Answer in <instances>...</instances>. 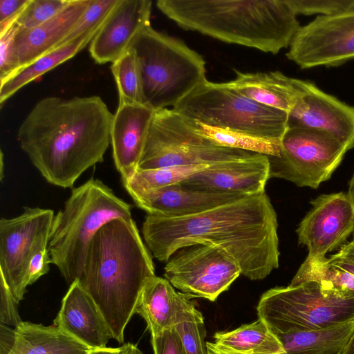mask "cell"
Wrapping results in <instances>:
<instances>
[{"label":"cell","instance_id":"1","mask_svg":"<svg viewBox=\"0 0 354 354\" xmlns=\"http://www.w3.org/2000/svg\"><path fill=\"white\" fill-rule=\"evenodd\" d=\"M277 229V213L263 192L190 216L147 214L142 233L149 250L161 262L181 248L209 244L228 254L241 274L261 280L279 267Z\"/></svg>","mask_w":354,"mask_h":354},{"label":"cell","instance_id":"2","mask_svg":"<svg viewBox=\"0 0 354 354\" xmlns=\"http://www.w3.org/2000/svg\"><path fill=\"white\" fill-rule=\"evenodd\" d=\"M113 117L97 95L46 97L22 121L17 138L48 183L71 188L86 170L103 162Z\"/></svg>","mask_w":354,"mask_h":354},{"label":"cell","instance_id":"3","mask_svg":"<svg viewBox=\"0 0 354 354\" xmlns=\"http://www.w3.org/2000/svg\"><path fill=\"white\" fill-rule=\"evenodd\" d=\"M154 276L151 254L134 220L118 218L91 239L78 280L101 311L112 338L123 343L139 295Z\"/></svg>","mask_w":354,"mask_h":354},{"label":"cell","instance_id":"4","mask_svg":"<svg viewBox=\"0 0 354 354\" xmlns=\"http://www.w3.org/2000/svg\"><path fill=\"white\" fill-rule=\"evenodd\" d=\"M157 8L185 30L278 53L300 28L288 0H158Z\"/></svg>","mask_w":354,"mask_h":354},{"label":"cell","instance_id":"5","mask_svg":"<svg viewBox=\"0 0 354 354\" xmlns=\"http://www.w3.org/2000/svg\"><path fill=\"white\" fill-rule=\"evenodd\" d=\"M118 218H132L131 205L98 179L73 188L55 215L48 250L52 263L71 285L82 274L88 245L97 232Z\"/></svg>","mask_w":354,"mask_h":354},{"label":"cell","instance_id":"6","mask_svg":"<svg viewBox=\"0 0 354 354\" xmlns=\"http://www.w3.org/2000/svg\"><path fill=\"white\" fill-rule=\"evenodd\" d=\"M132 48L141 70L143 104L154 111L173 108L206 80L205 62L198 53L151 25Z\"/></svg>","mask_w":354,"mask_h":354},{"label":"cell","instance_id":"7","mask_svg":"<svg viewBox=\"0 0 354 354\" xmlns=\"http://www.w3.org/2000/svg\"><path fill=\"white\" fill-rule=\"evenodd\" d=\"M257 310L275 335L320 329L354 320V291L309 280L269 289Z\"/></svg>","mask_w":354,"mask_h":354},{"label":"cell","instance_id":"8","mask_svg":"<svg viewBox=\"0 0 354 354\" xmlns=\"http://www.w3.org/2000/svg\"><path fill=\"white\" fill-rule=\"evenodd\" d=\"M180 115L213 127L280 142L288 127L286 112L260 104L207 79L171 108Z\"/></svg>","mask_w":354,"mask_h":354},{"label":"cell","instance_id":"9","mask_svg":"<svg viewBox=\"0 0 354 354\" xmlns=\"http://www.w3.org/2000/svg\"><path fill=\"white\" fill-rule=\"evenodd\" d=\"M255 153L217 145L194 131L172 109H165L154 112L138 169L211 165Z\"/></svg>","mask_w":354,"mask_h":354},{"label":"cell","instance_id":"10","mask_svg":"<svg viewBox=\"0 0 354 354\" xmlns=\"http://www.w3.org/2000/svg\"><path fill=\"white\" fill-rule=\"evenodd\" d=\"M348 150L346 143L328 132L288 127L280 141L279 156H268L270 178L317 189L331 177Z\"/></svg>","mask_w":354,"mask_h":354},{"label":"cell","instance_id":"11","mask_svg":"<svg viewBox=\"0 0 354 354\" xmlns=\"http://www.w3.org/2000/svg\"><path fill=\"white\" fill-rule=\"evenodd\" d=\"M54 216L50 209L28 206L19 216L0 220V274L19 302L28 286L30 259L48 245Z\"/></svg>","mask_w":354,"mask_h":354},{"label":"cell","instance_id":"12","mask_svg":"<svg viewBox=\"0 0 354 354\" xmlns=\"http://www.w3.org/2000/svg\"><path fill=\"white\" fill-rule=\"evenodd\" d=\"M241 274L234 260L209 244L178 249L166 262L164 277L184 293L214 301Z\"/></svg>","mask_w":354,"mask_h":354},{"label":"cell","instance_id":"13","mask_svg":"<svg viewBox=\"0 0 354 354\" xmlns=\"http://www.w3.org/2000/svg\"><path fill=\"white\" fill-rule=\"evenodd\" d=\"M289 46L286 57L303 69L354 59V8L317 16L300 26Z\"/></svg>","mask_w":354,"mask_h":354},{"label":"cell","instance_id":"14","mask_svg":"<svg viewBox=\"0 0 354 354\" xmlns=\"http://www.w3.org/2000/svg\"><path fill=\"white\" fill-rule=\"evenodd\" d=\"M310 204L296 230L298 243L308 251L301 269L324 263L326 254L339 250L354 232V213L347 194H322Z\"/></svg>","mask_w":354,"mask_h":354},{"label":"cell","instance_id":"15","mask_svg":"<svg viewBox=\"0 0 354 354\" xmlns=\"http://www.w3.org/2000/svg\"><path fill=\"white\" fill-rule=\"evenodd\" d=\"M152 1L118 0L89 43L97 64L113 63L132 48L137 37L150 26Z\"/></svg>","mask_w":354,"mask_h":354},{"label":"cell","instance_id":"16","mask_svg":"<svg viewBox=\"0 0 354 354\" xmlns=\"http://www.w3.org/2000/svg\"><path fill=\"white\" fill-rule=\"evenodd\" d=\"M328 132L354 148V106L339 100L308 82L288 113V127Z\"/></svg>","mask_w":354,"mask_h":354},{"label":"cell","instance_id":"17","mask_svg":"<svg viewBox=\"0 0 354 354\" xmlns=\"http://www.w3.org/2000/svg\"><path fill=\"white\" fill-rule=\"evenodd\" d=\"M268 179V156L255 153L248 158L209 165L180 183L199 189L250 196L265 192Z\"/></svg>","mask_w":354,"mask_h":354},{"label":"cell","instance_id":"18","mask_svg":"<svg viewBox=\"0 0 354 354\" xmlns=\"http://www.w3.org/2000/svg\"><path fill=\"white\" fill-rule=\"evenodd\" d=\"M130 196L147 214L165 217L200 214L246 196L239 193L196 189L182 183Z\"/></svg>","mask_w":354,"mask_h":354},{"label":"cell","instance_id":"19","mask_svg":"<svg viewBox=\"0 0 354 354\" xmlns=\"http://www.w3.org/2000/svg\"><path fill=\"white\" fill-rule=\"evenodd\" d=\"M154 111L144 104L119 103L113 114L111 145L122 181L137 170Z\"/></svg>","mask_w":354,"mask_h":354},{"label":"cell","instance_id":"20","mask_svg":"<svg viewBox=\"0 0 354 354\" xmlns=\"http://www.w3.org/2000/svg\"><path fill=\"white\" fill-rule=\"evenodd\" d=\"M53 324L91 350L106 347L112 338L101 311L78 279L70 285Z\"/></svg>","mask_w":354,"mask_h":354},{"label":"cell","instance_id":"21","mask_svg":"<svg viewBox=\"0 0 354 354\" xmlns=\"http://www.w3.org/2000/svg\"><path fill=\"white\" fill-rule=\"evenodd\" d=\"M91 1L71 0L66 8L44 24L30 29L19 27L14 46L19 69L53 50L82 16Z\"/></svg>","mask_w":354,"mask_h":354},{"label":"cell","instance_id":"22","mask_svg":"<svg viewBox=\"0 0 354 354\" xmlns=\"http://www.w3.org/2000/svg\"><path fill=\"white\" fill-rule=\"evenodd\" d=\"M225 82L230 88L265 106L288 114L304 92L308 82L289 77L279 71L241 73Z\"/></svg>","mask_w":354,"mask_h":354},{"label":"cell","instance_id":"23","mask_svg":"<svg viewBox=\"0 0 354 354\" xmlns=\"http://www.w3.org/2000/svg\"><path fill=\"white\" fill-rule=\"evenodd\" d=\"M182 295L165 278L154 276L146 282L137 301L135 314L145 319L151 337L173 327Z\"/></svg>","mask_w":354,"mask_h":354},{"label":"cell","instance_id":"24","mask_svg":"<svg viewBox=\"0 0 354 354\" xmlns=\"http://www.w3.org/2000/svg\"><path fill=\"white\" fill-rule=\"evenodd\" d=\"M9 354H88L91 350L55 325L21 322Z\"/></svg>","mask_w":354,"mask_h":354},{"label":"cell","instance_id":"25","mask_svg":"<svg viewBox=\"0 0 354 354\" xmlns=\"http://www.w3.org/2000/svg\"><path fill=\"white\" fill-rule=\"evenodd\" d=\"M213 346L221 354H285L277 336L258 320L230 331L217 332Z\"/></svg>","mask_w":354,"mask_h":354},{"label":"cell","instance_id":"26","mask_svg":"<svg viewBox=\"0 0 354 354\" xmlns=\"http://www.w3.org/2000/svg\"><path fill=\"white\" fill-rule=\"evenodd\" d=\"M354 333V320L333 326L276 335L285 354H342Z\"/></svg>","mask_w":354,"mask_h":354},{"label":"cell","instance_id":"27","mask_svg":"<svg viewBox=\"0 0 354 354\" xmlns=\"http://www.w3.org/2000/svg\"><path fill=\"white\" fill-rule=\"evenodd\" d=\"M100 28L92 30L68 44L49 52L1 82L0 104H2L25 85L74 57L91 42Z\"/></svg>","mask_w":354,"mask_h":354},{"label":"cell","instance_id":"28","mask_svg":"<svg viewBox=\"0 0 354 354\" xmlns=\"http://www.w3.org/2000/svg\"><path fill=\"white\" fill-rule=\"evenodd\" d=\"M190 127L217 145L257 153L267 156H278L280 142H275L243 132L203 124L185 118Z\"/></svg>","mask_w":354,"mask_h":354},{"label":"cell","instance_id":"29","mask_svg":"<svg viewBox=\"0 0 354 354\" xmlns=\"http://www.w3.org/2000/svg\"><path fill=\"white\" fill-rule=\"evenodd\" d=\"M193 297L183 292L173 326L186 354H208L204 318L196 302L190 299Z\"/></svg>","mask_w":354,"mask_h":354},{"label":"cell","instance_id":"30","mask_svg":"<svg viewBox=\"0 0 354 354\" xmlns=\"http://www.w3.org/2000/svg\"><path fill=\"white\" fill-rule=\"evenodd\" d=\"M208 166L183 165L149 169H138L122 183L129 195L151 191L180 183Z\"/></svg>","mask_w":354,"mask_h":354},{"label":"cell","instance_id":"31","mask_svg":"<svg viewBox=\"0 0 354 354\" xmlns=\"http://www.w3.org/2000/svg\"><path fill=\"white\" fill-rule=\"evenodd\" d=\"M111 72L119 93V103L143 104L142 80L139 61L131 48L112 63Z\"/></svg>","mask_w":354,"mask_h":354},{"label":"cell","instance_id":"32","mask_svg":"<svg viewBox=\"0 0 354 354\" xmlns=\"http://www.w3.org/2000/svg\"><path fill=\"white\" fill-rule=\"evenodd\" d=\"M118 0H91L82 16L54 50L100 28Z\"/></svg>","mask_w":354,"mask_h":354},{"label":"cell","instance_id":"33","mask_svg":"<svg viewBox=\"0 0 354 354\" xmlns=\"http://www.w3.org/2000/svg\"><path fill=\"white\" fill-rule=\"evenodd\" d=\"M309 280L325 281L354 291V274L330 265L328 259L319 266L299 268L289 286H297Z\"/></svg>","mask_w":354,"mask_h":354},{"label":"cell","instance_id":"34","mask_svg":"<svg viewBox=\"0 0 354 354\" xmlns=\"http://www.w3.org/2000/svg\"><path fill=\"white\" fill-rule=\"evenodd\" d=\"M71 0H30L16 21L21 29L35 28L59 13Z\"/></svg>","mask_w":354,"mask_h":354},{"label":"cell","instance_id":"35","mask_svg":"<svg viewBox=\"0 0 354 354\" xmlns=\"http://www.w3.org/2000/svg\"><path fill=\"white\" fill-rule=\"evenodd\" d=\"M297 15H330L354 8V0H288Z\"/></svg>","mask_w":354,"mask_h":354},{"label":"cell","instance_id":"36","mask_svg":"<svg viewBox=\"0 0 354 354\" xmlns=\"http://www.w3.org/2000/svg\"><path fill=\"white\" fill-rule=\"evenodd\" d=\"M18 29L19 26L15 23L0 34V82L8 79L19 69L14 46L15 36Z\"/></svg>","mask_w":354,"mask_h":354},{"label":"cell","instance_id":"37","mask_svg":"<svg viewBox=\"0 0 354 354\" xmlns=\"http://www.w3.org/2000/svg\"><path fill=\"white\" fill-rule=\"evenodd\" d=\"M19 301L15 299L4 278L0 274V322L15 328L22 321L18 312Z\"/></svg>","mask_w":354,"mask_h":354},{"label":"cell","instance_id":"38","mask_svg":"<svg viewBox=\"0 0 354 354\" xmlns=\"http://www.w3.org/2000/svg\"><path fill=\"white\" fill-rule=\"evenodd\" d=\"M151 342L154 354H186L174 326L151 337Z\"/></svg>","mask_w":354,"mask_h":354},{"label":"cell","instance_id":"39","mask_svg":"<svg viewBox=\"0 0 354 354\" xmlns=\"http://www.w3.org/2000/svg\"><path fill=\"white\" fill-rule=\"evenodd\" d=\"M30 0H0V34L15 24Z\"/></svg>","mask_w":354,"mask_h":354},{"label":"cell","instance_id":"40","mask_svg":"<svg viewBox=\"0 0 354 354\" xmlns=\"http://www.w3.org/2000/svg\"><path fill=\"white\" fill-rule=\"evenodd\" d=\"M52 263L48 247L39 250L30 261L28 268V285H32L41 277L47 274Z\"/></svg>","mask_w":354,"mask_h":354},{"label":"cell","instance_id":"41","mask_svg":"<svg viewBox=\"0 0 354 354\" xmlns=\"http://www.w3.org/2000/svg\"><path fill=\"white\" fill-rule=\"evenodd\" d=\"M328 263L354 274V243H346L328 259Z\"/></svg>","mask_w":354,"mask_h":354},{"label":"cell","instance_id":"42","mask_svg":"<svg viewBox=\"0 0 354 354\" xmlns=\"http://www.w3.org/2000/svg\"><path fill=\"white\" fill-rule=\"evenodd\" d=\"M15 341V330L1 324L0 326V354H9Z\"/></svg>","mask_w":354,"mask_h":354},{"label":"cell","instance_id":"43","mask_svg":"<svg viewBox=\"0 0 354 354\" xmlns=\"http://www.w3.org/2000/svg\"><path fill=\"white\" fill-rule=\"evenodd\" d=\"M124 346L122 345L118 348L105 347L91 350L88 354H123Z\"/></svg>","mask_w":354,"mask_h":354},{"label":"cell","instance_id":"44","mask_svg":"<svg viewBox=\"0 0 354 354\" xmlns=\"http://www.w3.org/2000/svg\"><path fill=\"white\" fill-rule=\"evenodd\" d=\"M346 194H347L348 198L350 201V203L351 204L353 211L354 213V172H353V174L349 181L348 190ZM351 242H353L354 243V232H353V240Z\"/></svg>","mask_w":354,"mask_h":354},{"label":"cell","instance_id":"45","mask_svg":"<svg viewBox=\"0 0 354 354\" xmlns=\"http://www.w3.org/2000/svg\"><path fill=\"white\" fill-rule=\"evenodd\" d=\"M124 350L123 354H142L138 346L131 343L124 344Z\"/></svg>","mask_w":354,"mask_h":354},{"label":"cell","instance_id":"46","mask_svg":"<svg viewBox=\"0 0 354 354\" xmlns=\"http://www.w3.org/2000/svg\"><path fill=\"white\" fill-rule=\"evenodd\" d=\"M342 354H354V333Z\"/></svg>","mask_w":354,"mask_h":354},{"label":"cell","instance_id":"47","mask_svg":"<svg viewBox=\"0 0 354 354\" xmlns=\"http://www.w3.org/2000/svg\"><path fill=\"white\" fill-rule=\"evenodd\" d=\"M207 346L208 350V354H221L214 348L212 342H207Z\"/></svg>","mask_w":354,"mask_h":354},{"label":"cell","instance_id":"48","mask_svg":"<svg viewBox=\"0 0 354 354\" xmlns=\"http://www.w3.org/2000/svg\"><path fill=\"white\" fill-rule=\"evenodd\" d=\"M0 180L1 181L3 179V153L2 151H1V158H0Z\"/></svg>","mask_w":354,"mask_h":354}]
</instances>
